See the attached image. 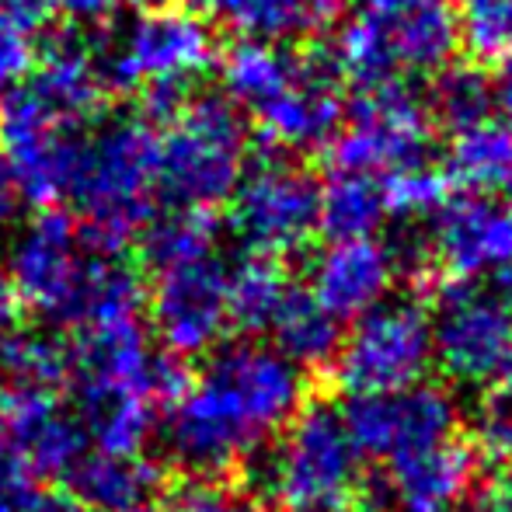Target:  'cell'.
Here are the masks:
<instances>
[{"instance_id": "1", "label": "cell", "mask_w": 512, "mask_h": 512, "mask_svg": "<svg viewBox=\"0 0 512 512\" xmlns=\"http://www.w3.org/2000/svg\"><path fill=\"white\" fill-rule=\"evenodd\" d=\"M304 394V370L272 345H216L203 373L161 411L164 453L196 478H216L279 436Z\"/></svg>"}, {"instance_id": "2", "label": "cell", "mask_w": 512, "mask_h": 512, "mask_svg": "<svg viewBox=\"0 0 512 512\" xmlns=\"http://www.w3.org/2000/svg\"><path fill=\"white\" fill-rule=\"evenodd\" d=\"M105 88L147 98L150 115L168 119L185 91L216 67V39L203 14L189 7L147 4L95 49Z\"/></svg>"}, {"instance_id": "3", "label": "cell", "mask_w": 512, "mask_h": 512, "mask_svg": "<svg viewBox=\"0 0 512 512\" xmlns=\"http://www.w3.org/2000/svg\"><path fill=\"white\" fill-rule=\"evenodd\" d=\"M457 46V7L450 0H366L338 28L331 70L359 91L384 88L446 70Z\"/></svg>"}, {"instance_id": "4", "label": "cell", "mask_w": 512, "mask_h": 512, "mask_svg": "<svg viewBox=\"0 0 512 512\" xmlns=\"http://www.w3.org/2000/svg\"><path fill=\"white\" fill-rule=\"evenodd\" d=\"M63 199L88 220L84 234L126 248V237L154 216L161 199L157 129L147 119H108L84 129Z\"/></svg>"}, {"instance_id": "5", "label": "cell", "mask_w": 512, "mask_h": 512, "mask_svg": "<svg viewBox=\"0 0 512 512\" xmlns=\"http://www.w3.org/2000/svg\"><path fill=\"white\" fill-rule=\"evenodd\" d=\"M248 168V126L223 95L185 98L157 133V192L168 206L213 209Z\"/></svg>"}, {"instance_id": "6", "label": "cell", "mask_w": 512, "mask_h": 512, "mask_svg": "<svg viewBox=\"0 0 512 512\" xmlns=\"http://www.w3.org/2000/svg\"><path fill=\"white\" fill-rule=\"evenodd\" d=\"M258 478L286 512H342L363 481V453L352 443L342 411L307 405L286 422Z\"/></svg>"}, {"instance_id": "7", "label": "cell", "mask_w": 512, "mask_h": 512, "mask_svg": "<svg viewBox=\"0 0 512 512\" xmlns=\"http://www.w3.org/2000/svg\"><path fill=\"white\" fill-rule=\"evenodd\" d=\"M432 366V317L415 300H384L356 317L335 352V380L349 394L401 391Z\"/></svg>"}, {"instance_id": "8", "label": "cell", "mask_w": 512, "mask_h": 512, "mask_svg": "<svg viewBox=\"0 0 512 512\" xmlns=\"http://www.w3.org/2000/svg\"><path fill=\"white\" fill-rule=\"evenodd\" d=\"M331 171L391 175L425 164L432 143V112L405 84L366 88L349 108L342 133L331 136Z\"/></svg>"}, {"instance_id": "9", "label": "cell", "mask_w": 512, "mask_h": 512, "mask_svg": "<svg viewBox=\"0 0 512 512\" xmlns=\"http://www.w3.org/2000/svg\"><path fill=\"white\" fill-rule=\"evenodd\" d=\"M70 356H74V366H70L74 391L136 394V398L168 408L192 380L182 359L154 349L140 317L77 331Z\"/></svg>"}, {"instance_id": "10", "label": "cell", "mask_w": 512, "mask_h": 512, "mask_svg": "<svg viewBox=\"0 0 512 512\" xmlns=\"http://www.w3.org/2000/svg\"><path fill=\"white\" fill-rule=\"evenodd\" d=\"M432 359L460 384L512 398V310L471 286L446 290L432 317Z\"/></svg>"}, {"instance_id": "11", "label": "cell", "mask_w": 512, "mask_h": 512, "mask_svg": "<svg viewBox=\"0 0 512 512\" xmlns=\"http://www.w3.org/2000/svg\"><path fill=\"white\" fill-rule=\"evenodd\" d=\"M227 203L237 237L255 255H297L317 234V182L283 157L244 168Z\"/></svg>"}, {"instance_id": "12", "label": "cell", "mask_w": 512, "mask_h": 512, "mask_svg": "<svg viewBox=\"0 0 512 512\" xmlns=\"http://www.w3.org/2000/svg\"><path fill=\"white\" fill-rule=\"evenodd\" d=\"M84 129L39 102L25 84L7 91L0 108V154L11 164L21 196L39 206L67 196Z\"/></svg>"}, {"instance_id": "13", "label": "cell", "mask_w": 512, "mask_h": 512, "mask_svg": "<svg viewBox=\"0 0 512 512\" xmlns=\"http://www.w3.org/2000/svg\"><path fill=\"white\" fill-rule=\"evenodd\" d=\"M84 255H88L84 230L60 209H42L14 230L4 276L18 293L21 307L63 324L81 279Z\"/></svg>"}, {"instance_id": "14", "label": "cell", "mask_w": 512, "mask_h": 512, "mask_svg": "<svg viewBox=\"0 0 512 512\" xmlns=\"http://www.w3.org/2000/svg\"><path fill=\"white\" fill-rule=\"evenodd\" d=\"M342 422L363 457L391 464V460L450 439L453 425H457V405L443 387L418 380L401 391L352 394V401L342 411Z\"/></svg>"}, {"instance_id": "15", "label": "cell", "mask_w": 512, "mask_h": 512, "mask_svg": "<svg viewBox=\"0 0 512 512\" xmlns=\"http://www.w3.org/2000/svg\"><path fill=\"white\" fill-rule=\"evenodd\" d=\"M150 321L164 352L178 359L206 356L227 331V265L216 255L154 272Z\"/></svg>"}, {"instance_id": "16", "label": "cell", "mask_w": 512, "mask_h": 512, "mask_svg": "<svg viewBox=\"0 0 512 512\" xmlns=\"http://www.w3.org/2000/svg\"><path fill=\"white\" fill-rule=\"evenodd\" d=\"M398 255L373 237H345L317 251L310 262V293L338 321H356L391 297L398 283Z\"/></svg>"}, {"instance_id": "17", "label": "cell", "mask_w": 512, "mask_h": 512, "mask_svg": "<svg viewBox=\"0 0 512 512\" xmlns=\"http://www.w3.org/2000/svg\"><path fill=\"white\" fill-rule=\"evenodd\" d=\"M258 133L279 150H314L338 133L342 122V95H338L331 63L300 60L279 95L251 108Z\"/></svg>"}, {"instance_id": "18", "label": "cell", "mask_w": 512, "mask_h": 512, "mask_svg": "<svg viewBox=\"0 0 512 512\" xmlns=\"http://www.w3.org/2000/svg\"><path fill=\"white\" fill-rule=\"evenodd\" d=\"M0 436L39 481L63 478L88 450L81 418L56 394H11L0 401Z\"/></svg>"}, {"instance_id": "19", "label": "cell", "mask_w": 512, "mask_h": 512, "mask_svg": "<svg viewBox=\"0 0 512 512\" xmlns=\"http://www.w3.org/2000/svg\"><path fill=\"white\" fill-rule=\"evenodd\" d=\"M432 255L450 276L474 279L512 262V206L495 199H460L436 213Z\"/></svg>"}, {"instance_id": "20", "label": "cell", "mask_w": 512, "mask_h": 512, "mask_svg": "<svg viewBox=\"0 0 512 512\" xmlns=\"http://www.w3.org/2000/svg\"><path fill=\"white\" fill-rule=\"evenodd\" d=\"M478 478L474 446L443 439L429 450L391 460L387 492L398 512H453Z\"/></svg>"}, {"instance_id": "21", "label": "cell", "mask_w": 512, "mask_h": 512, "mask_svg": "<svg viewBox=\"0 0 512 512\" xmlns=\"http://www.w3.org/2000/svg\"><path fill=\"white\" fill-rule=\"evenodd\" d=\"M84 241H88V255H84L81 279H77V290L70 297L63 324L84 331L98 328V324L140 317L147 290H143L136 265L122 258L119 244L95 241L91 234H84Z\"/></svg>"}, {"instance_id": "22", "label": "cell", "mask_w": 512, "mask_h": 512, "mask_svg": "<svg viewBox=\"0 0 512 512\" xmlns=\"http://www.w3.org/2000/svg\"><path fill=\"white\" fill-rule=\"evenodd\" d=\"M21 84L39 102H46L53 112H60L63 119L77 122V126H91L108 91L95 49H88L77 39H60L42 49Z\"/></svg>"}, {"instance_id": "23", "label": "cell", "mask_w": 512, "mask_h": 512, "mask_svg": "<svg viewBox=\"0 0 512 512\" xmlns=\"http://www.w3.org/2000/svg\"><path fill=\"white\" fill-rule=\"evenodd\" d=\"M67 495L88 512H119L140 502H154L161 488V467L147 453L84 450V457L63 474Z\"/></svg>"}, {"instance_id": "24", "label": "cell", "mask_w": 512, "mask_h": 512, "mask_svg": "<svg viewBox=\"0 0 512 512\" xmlns=\"http://www.w3.org/2000/svg\"><path fill=\"white\" fill-rule=\"evenodd\" d=\"M446 178L474 196H512V133L495 119L457 129L446 154Z\"/></svg>"}, {"instance_id": "25", "label": "cell", "mask_w": 512, "mask_h": 512, "mask_svg": "<svg viewBox=\"0 0 512 512\" xmlns=\"http://www.w3.org/2000/svg\"><path fill=\"white\" fill-rule=\"evenodd\" d=\"M70 342L46 328L0 331V380L11 394H56L70 384Z\"/></svg>"}, {"instance_id": "26", "label": "cell", "mask_w": 512, "mask_h": 512, "mask_svg": "<svg viewBox=\"0 0 512 512\" xmlns=\"http://www.w3.org/2000/svg\"><path fill=\"white\" fill-rule=\"evenodd\" d=\"M74 415L81 418V429L95 450L105 453H143V446L154 439L161 422V405L136 394L112 391H74Z\"/></svg>"}, {"instance_id": "27", "label": "cell", "mask_w": 512, "mask_h": 512, "mask_svg": "<svg viewBox=\"0 0 512 512\" xmlns=\"http://www.w3.org/2000/svg\"><path fill=\"white\" fill-rule=\"evenodd\" d=\"M269 331L276 342L272 349L283 352L300 370L331 363L342 345V321L310 290H290V286H286L276 314L269 317Z\"/></svg>"}, {"instance_id": "28", "label": "cell", "mask_w": 512, "mask_h": 512, "mask_svg": "<svg viewBox=\"0 0 512 512\" xmlns=\"http://www.w3.org/2000/svg\"><path fill=\"white\" fill-rule=\"evenodd\" d=\"M216 67H220L223 98L251 112L290 84V77L300 67V56L286 53L279 42L241 39L223 53Z\"/></svg>"}, {"instance_id": "29", "label": "cell", "mask_w": 512, "mask_h": 512, "mask_svg": "<svg viewBox=\"0 0 512 512\" xmlns=\"http://www.w3.org/2000/svg\"><path fill=\"white\" fill-rule=\"evenodd\" d=\"M384 216V192L373 175L331 171L328 182L317 185V230H324L331 241L370 237Z\"/></svg>"}, {"instance_id": "30", "label": "cell", "mask_w": 512, "mask_h": 512, "mask_svg": "<svg viewBox=\"0 0 512 512\" xmlns=\"http://www.w3.org/2000/svg\"><path fill=\"white\" fill-rule=\"evenodd\" d=\"M143 227H147L143 230V258L154 272L216 255V244H220V227L209 209L168 206L164 213L150 216Z\"/></svg>"}, {"instance_id": "31", "label": "cell", "mask_w": 512, "mask_h": 512, "mask_svg": "<svg viewBox=\"0 0 512 512\" xmlns=\"http://www.w3.org/2000/svg\"><path fill=\"white\" fill-rule=\"evenodd\" d=\"M286 293V279L276 258L248 251L227 265V317L241 331H265Z\"/></svg>"}, {"instance_id": "32", "label": "cell", "mask_w": 512, "mask_h": 512, "mask_svg": "<svg viewBox=\"0 0 512 512\" xmlns=\"http://www.w3.org/2000/svg\"><path fill=\"white\" fill-rule=\"evenodd\" d=\"M328 18V0H230L220 21H227L244 39L290 42L310 35Z\"/></svg>"}, {"instance_id": "33", "label": "cell", "mask_w": 512, "mask_h": 512, "mask_svg": "<svg viewBox=\"0 0 512 512\" xmlns=\"http://www.w3.org/2000/svg\"><path fill=\"white\" fill-rule=\"evenodd\" d=\"M457 42L478 63H502L512 56V0H460Z\"/></svg>"}, {"instance_id": "34", "label": "cell", "mask_w": 512, "mask_h": 512, "mask_svg": "<svg viewBox=\"0 0 512 512\" xmlns=\"http://www.w3.org/2000/svg\"><path fill=\"white\" fill-rule=\"evenodd\" d=\"M432 115L453 133L471 122L488 119L492 112V81L478 67H450L439 74L436 91H432Z\"/></svg>"}, {"instance_id": "35", "label": "cell", "mask_w": 512, "mask_h": 512, "mask_svg": "<svg viewBox=\"0 0 512 512\" xmlns=\"http://www.w3.org/2000/svg\"><path fill=\"white\" fill-rule=\"evenodd\" d=\"M384 192L387 216H401V220H418V216H436L450 199V178L443 171H432L425 164H411V168L391 171L387 182L380 185Z\"/></svg>"}, {"instance_id": "36", "label": "cell", "mask_w": 512, "mask_h": 512, "mask_svg": "<svg viewBox=\"0 0 512 512\" xmlns=\"http://www.w3.org/2000/svg\"><path fill=\"white\" fill-rule=\"evenodd\" d=\"M175 512H269V506L248 488L216 478H196L175 495Z\"/></svg>"}, {"instance_id": "37", "label": "cell", "mask_w": 512, "mask_h": 512, "mask_svg": "<svg viewBox=\"0 0 512 512\" xmlns=\"http://www.w3.org/2000/svg\"><path fill=\"white\" fill-rule=\"evenodd\" d=\"M474 453L478 460H502L512 453V398L509 394H495L488 405L481 408L478 422H474Z\"/></svg>"}, {"instance_id": "38", "label": "cell", "mask_w": 512, "mask_h": 512, "mask_svg": "<svg viewBox=\"0 0 512 512\" xmlns=\"http://www.w3.org/2000/svg\"><path fill=\"white\" fill-rule=\"evenodd\" d=\"M42 495V485L25 460L11 450L4 436H0V512H32Z\"/></svg>"}, {"instance_id": "39", "label": "cell", "mask_w": 512, "mask_h": 512, "mask_svg": "<svg viewBox=\"0 0 512 512\" xmlns=\"http://www.w3.org/2000/svg\"><path fill=\"white\" fill-rule=\"evenodd\" d=\"M126 0H42V11L56 14L70 28H105L119 18Z\"/></svg>"}, {"instance_id": "40", "label": "cell", "mask_w": 512, "mask_h": 512, "mask_svg": "<svg viewBox=\"0 0 512 512\" xmlns=\"http://www.w3.org/2000/svg\"><path fill=\"white\" fill-rule=\"evenodd\" d=\"M21 199H25V196H21L18 178H14L11 164L4 161V154H0V237H4L14 223H18Z\"/></svg>"}, {"instance_id": "41", "label": "cell", "mask_w": 512, "mask_h": 512, "mask_svg": "<svg viewBox=\"0 0 512 512\" xmlns=\"http://www.w3.org/2000/svg\"><path fill=\"white\" fill-rule=\"evenodd\" d=\"M492 108L499 112V122L512 133V56L499 63V74L492 77Z\"/></svg>"}, {"instance_id": "42", "label": "cell", "mask_w": 512, "mask_h": 512, "mask_svg": "<svg viewBox=\"0 0 512 512\" xmlns=\"http://www.w3.org/2000/svg\"><path fill=\"white\" fill-rule=\"evenodd\" d=\"M492 499H495V512H512V453L499 464V474H495V485H492Z\"/></svg>"}, {"instance_id": "43", "label": "cell", "mask_w": 512, "mask_h": 512, "mask_svg": "<svg viewBox=\"0 0 512 512\" xmlns=\"http://www.w3.org/2000/svg\"><path fill=\"white\" fill-rule=\"evenodd\" d=\"M21 300L18 293H14V286L7 283V276H0V331L14 328L18 324V314H21Z\"/></svg>"}, {"instance_id": "44", "label": "cell", "mask_w": 512, "mask_h": 512, "mask_svg": "<svg viewBox=\"0 0 512 512\" xmlns=\"http://www.w3.org/2000/svg\"><path fill=\"white\" fill-rule=\"evenodd\" d=\"M230 0H185V7L196 14H203V18H220L223 7H227Z\"/></svg>"}, {"instance_id": "45", "label": "cell", "mask_w": 512, "mask_h": 512, "mask_svg": "<svg viewBox=\"0 0 512 512\" xmlns=\"http://www.w3.org/2000/svg\"><path fill=\"white\" fill-rule=\"evenodd\" d=\"M0 11L39 14V18H42V0H0Z\"/></svg>"}, {"instance_id": "46", "label": "cell", "mask_w": 512, "mask_h": 512, "mask_svg": "<svg viewBox=\"0 0 512 512\" xmlns=\"http://www.w3.org/2000/svg\"><path fill=\"white\" fill-rule=\"evenodd\" d=\"M499 300L512 310V262L506 269H499Z\"/></svg>"}, {"instance_id": "47", "label": "cell", "mask_w": 512, "mask_h": 512, "mask_svg": "<svg viewBox=\"0 0 512 512\" xmlns=\"http://www.w3.org/2000/svg\"><path fill=\"white\" fill-rule=\"evenodd\" d=\"M119 512H164V509H157L154 502H140V506H129V509H119Z\"/></svg>"}]
</instances>
